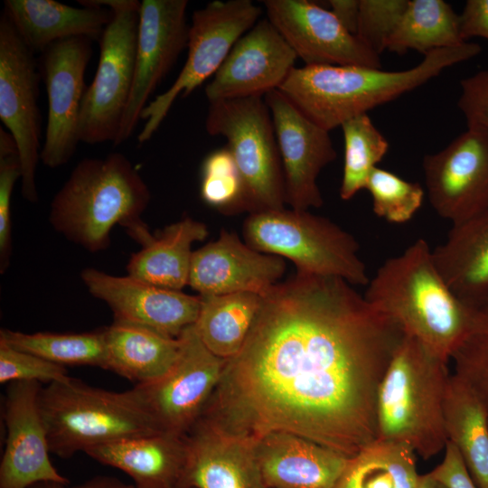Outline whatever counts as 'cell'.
<instances>
[{
  "mask_svg": "<svg viewBox=\"0 0 488 488\" xmlns=\"http://www.w3.org/2000/svg\"><path fill=\"white\" fill-rule=\"evenodd\" d=\"M266 488H333L348 457L297 435L274 432L255 440Z\"/></svg>",
  "mask_w": 488,
  "mask_h": 488,
  "instance_id": "23",
  "label": "cell"
},
{
  "mask_svg": "<svg viewBox=\"0 0 488 488\" xmlns=\"http://www.w3.org/2000/svg\"><path fill=\"white\" fill-rule=\"evenodd\" d=\"M264 99L281 158L286 203L296 211L321 207L317 178L336 158L329 131L308 119L278 89L267 93Z\"/></svg>",
  "mask_w": 488,
  "mask_h": 488,
  "instance_id": "16",
  "label": "cell"
},
{
  "mask_svg": "<svg viewBox=\"0 0 488 488\" xmlns=\"http://www.w3.org/2000/svg\"><path fill=\"white\" fill-rule=\"evenodd\" d=\"M80 277L89 294L108 305L114 321L177 338L197 320L199 295L160 287L128 275H109L93 267L83 269Z\"/></svg>",
  "mask_w": 488,
  "mask_h": 488,
  "instance_id": "18",
  "label": "cell"
},
{
  "mask_svg": "<svg viewBox=\"0 0 488 488\" xmlns=\"http://www.w3.org/2000/svg\"><path fill=\"white\" fill-rule=\"evenodd\" d=\"M432 251L440 274L462 302L473 305L488 296V213L454 224Z\"/></svg>",
  "mask_w": 488,
  "mask_h": 488,
  "instance_id": "26",
  "label": "cell"
},
{
  "mask_svg": "<svg viewBox=\"0 0 488 488\" xmlns=\"http://www.w3.org/2000/svg\"><path fill=\"white\" fill-rule=\"evenodd\" d=\"M418 476L408 446L376 439L348 459L333 488H415Z\"/></svg>",
  "mask_w": 488,
  "mask_h": 488,
  "instance_id": "31",
  "label": "cell"
},
{
  "mask_svg": "<svg viewBox=\"0 0 488 488\" xmlns=\"http://www.w3.org/2000/svg\"><path fill=\"white\" fill-rule=\"evenodd\" d=\"M179 338L180 354L172 369L162 378L136 384L124 393L159 432L184 436L201 418L227 360L204 345L194 324Z\"/></svg>",
  "mask_w": 488,
  "mask_h": 488,
  "instance_id": "11",
  "label": "cell"
},
{
  "mask_svg": "<svg viewBox=\"0 0 488 488\" xmlns=\"http://www.w3.org/2000/svg\"><path fill=\"white\" fill-rule=\"evenodd\" d=\"M262 14L250 0H215L197 9L189 25L187 58L172 86L143 109L145 121L137 140L151 139L177 98H187L216 73L236 42L251 29Z\"/></svg>",
  "mask_w": 488,
  "mask_h": 488,
  "instance_id": "10",
  "label": "cell"
},
{
  "mask_svg": "<svg viewBox=\"0 0 488 488\" xmlns=\"http://www.w3.org/2000/svg\"><path fill=\"white\" fill-rule=\"evenodd\" d=\"M172 488H192V487H187V486H183V485H177V486H174V487H172Z\"/></svg>",
  "mask_w": 488,
  "mask_h": 488,
  "instance_id": "47",
  "label": "cell"
},
{
  "mask_svg": "<svg viewBox=\"0 0 488 488\" xmlns=\"http://www.w3.org/2000/svg\"><path fill=\"white\" fill-rule=\"evenodd\" d=\"M460 86L457 106L465 117L467 128L488 135V69L463 79Z\"/></svg>",
  "mask_w": 488,
  "mask_h": 488,
  "instance_id": "41",
  "label": "cell"
},
{
  "mask_svg": "<svg viewBox=\"0 0 488 488\" xmlns=\"http://www.w3.org/2000/svg\"><path fill=\"white\" fill-rule=\"evenodd\" d=\"M207 226L189 216L164 228L132 254L127 265L128 276L174 290L188 285L192 245L204 240Z\"/></svg>",
  "mask_w": 488,
  "mask_h": 488,
  "instance_id": "28",
  "label": "cell"
},
{
  "mask_svg": "<svg viewBox=\"0 0 488 488\" xmlns=\"http://www.w3.org/2000/svg\"><path fill=\"white\" fill-rule=\"evenodd\" d=\"M469 306V328L451 361L454 373L472 388L488 412V296Z\"/></svg>",
  "mask_w": 488,
  "mask_h": 488,
  "instance_id": "35",
  "label": "cell"
},
{
  "mask_svg": "<svg viewBox=\"0 0 488 488\" xmlns=\"http://www.w3.org/2000/svg\"><path fill=\"white\" fill-rule=\"evenodd\" d=\"M242 234L249 247L291 260L297 272L338 277L352 286L370 281L356 239L325 217L285 208L249 213Z\"/></svg>",
  "mask_w": 488,
  "mask_h": 488,
  "instance_id": "7",
  "label": "cell"
},
{
  "mask_svg": "<svg viewBox=\"0 0 488 488\" xmlns=\"http://www.w3.org/2000/svg\"><path fill=\"white\" fill-rule=\"evenodd\" d=\"M151 200L149 188L121 153L80 161L54 195L52 228L89 252L106 249L112 228L120 224L141 245L152 236L141 216Z\"/></svg>",
  "mask_w": 488,
  "mask_h": 488,
  "instance_id": "3",
  "label": "cell"
},
{
  "mask_svg": "<svg viewBox=\"0 0 488 488\" xmlns=\"http://www.w3.org/2000/svg\"><path fill=\"white\" fill-rule=\"evenodd\" d=\"M436 212L458 224L488 213V135L471 128L423 159Z\"/></svg>",
  "mask_w": 488,
  "mask_h": 488,
  "instance_id": "13",
  "label": "cell"
},
{
  "mask_svg": "<svg viewBox=\"0 0 488 488\" xmlns=\"http://www.w3.org/2000/svg\"><path fill=\"white\" fill-rule=\"evenodd\" d=\"M200 197L206 205L222 214L246 211L243 181L226 145L211 151L202 160Z\"/></svg>",
  "mask_w": 488,
  "mask_h": 488,
  "instance_id": "36",
  "label": "cell"
},
{
  "mask_svg": "<svg viewBox=\"0 0 488 488\" xmlns=\"http://www.w3.org/2000/svg\"><path fill=\"white\" fill-rule=\"evenodd\" d=\"M39 73L34 52L3 12L0 18V119L14 136L21 164L22 195L38 201L35 173L40 159Z\"/></svg>",
  "mask_w": 488,
  "mask_h": 488,
  "instance_id": "12",
  "label": "cell"
},
{
  "mask_svg": "<svg viewBox=\"0 0 488 488\" xmlns=\"http://www.w3.org/2000/svg\"><path fill=\"white\" fill-rule=\"evenodd\" d=\"M185 437L187 455L180 485L192 488H266L256 441L200 418Z\"/></svg>",
  "mask_w": 488,
  "mask_h": 488,
  "instance_id": "22",
  "label": "cell"
},
{
  "mask_svg": "<svg viewBox=\"0 0 488 488\" xmlns=\"http://www.w3.org/2000/svg\"><path fill=\"white\" fill-rule=\"evenodd\" d=\"M408 0H360L356 36L372 52L387 50Z\"/></svg>",
  "mask_w": 488,
  "mask_h": 488,
  "instance_id": "38",
  "label": "cell"
},
{
  "mask_svg": "<svg viewBox=\"0 0 488 488\" xmlns=\"http://www.w3.org/2000/svg\"><path fill=\"white\" fill-rule=\"evenodd\" d=\"M344 161L340 197L352 199L365 189L370 174L387 154L389 145L368 114L356 116L341 126Z\"/></svg>",
  "mask_w": 488,
  "mask_h": 488,
  "instance_id": "34",
  "label": "cell"
},
{
  "mask_svg": "<svg viewBox=\"0 0 488 488\" xmlns=\"http://www.w3.org/2000/svg\"><path fill=\"white\" fill-rule=\"evenodd\" d=\"M187 0L141 2L133 84L114 145L131 136L150 96L187 48Z\"/></svg>",
  "mask_w": 488,
  "mask_h": 488,
  "instance_id": "15",
  "label": "cell"
},
{
  "mask_svg": "<svg viewBox=\"0 0 488 488\" xmlns=\"http://www.w3.org/2000/svg\"><path fill=\"white\" fill-rule=\"evenodd\" d=\"M365 189L371 196L374 213L396 224L410 221L421 207L425 195L420 183L404 180L378 166L370 174Z\"/></svg>",
  "mask_w": 488,
  "mask_h": 488,
  "instance_id": "37",
  "label": "cell"
},
{
  "mask_svg": "<svg viewBox=\"0 0 488 488\" xmlns=\"http://www.w3.org/2000/svg\"><path fill=\"white\" fill-rule=\"evenodd\" d=\"M415 488H448L444 483L436 478L431 473L419 475Z\"/></svg>",
  "mask_w": 488,
  "mask_h": 488,
  "instance_id": "46",
  "label": "cell"
},
{
  "mask_svg": "<svg viewBox=\"0 0 488 488\" xmlns=\"http://www.w3.org/2000/svg\"><path fill=\"white\" fill-rule=\"evenodd\" d=\"M42 389L36 381L8 384L4 399L6 427L0 463V488H29L40 483L68 484L52 465L46 430L38 407Z\"/></svg>",
  "mask_w": 488,
  "mask_h": 488,
  "instance_id": "20",
  "label": "cell"
},
{
  "mask_svg": "<svg viewBox=\"0 0 488 488\" xmlns=\"http://www.w3.org/2000/svg\"><path fill=\"white\" fill-rule=\"evenodd\" d=\"M481 52L475 42L438 49L415 67L388 71L352 65L294 68L278 90L308 119L331 131L345 121L424 85L444 70Z\"/></svg>",
  "mask_w": 488,
  "mask_h": 488,
  "instance_id": "2",
  "label": "cell"
},
{
  "mask_svg": "<svg viewBox=\"0 0 488 488\" xmlns=\"http://www.w3.org/2000/svg\"><path fill=\"white\" fill-rule=\"evenodd\" d=\"M205 128L226 139L241 175L249 213L284 209V174L269 108L263 96L209 103Z\"/></svg>",
  "mask_w": 488,
  "mask_h": 488,
  "instance_id": "8",
  "label": "cell"
},
{
  "mask_svg": "<svg viewBox=\"0 0 488 488\" xmlns=\"http://www.w3.org/2000/svg\"><path fill=\"white\" fill-rule=\"evenodd\" d=\"M297 56L266 17L243 34L205 86L209 103L265 96L278 89L295 68Z\"/></svg>",
  "mask_w": 488,
  "mask_h": 488,
  "instance_id": "19",
  "label": "cell"
},
{
  "mask_svg": "<svg viewBox=\"0 0 488 488\" xmlns=\"http://www.w3.org/2000/svg\"><path fill=\"white\" fill-rule=\"evenodd\" d=\"M267 18L305 65L381 68L380 56L331 10L306 0H265Z\"/></svg>",
  "mask_w": 488,
  "mask_h": 488,
  "instance_id": "17",
  "label": "cell"
},
{
  "mask_svg": "<svg viewBox=\"0 0 488 488\" xmlns=\"http://www.w3.org/2000/svg\"><path fill=\"white\" fill-rule=\"evenodd\" d=\"M447 441L458 450L474 482L488 488V412L472 388L451 373L445 399Z\"/></svg>",
  "mask_w": 488,
  "mask_h": 488,
  "instance_id": "29",
  "label": "cell"
},
{
  "mask_svg": "<svg viewBox=\"0 0 488 488\" xmlns=\"http://www.w3.org/2000/svg\"><path fill=\"white\" fill-rule=\"evenodd\" d=\"M38 407L49 449L61 458L133 436L160 433L126 397L70 376L41 389Z\"/></svg>",
  "mask_w": 488,
  "mask_h": 488,
  "instance_id": "6",
  "label": "cell"
},
{
  "mask_svg": "<svg viewBox=\"0 0 488 488\" xmlns=\"http://www.w3.org/2000/svg\"><path fill=\"white\" fill-rule=\"evenodd\" d=\"M405 335L343 279L296 271L262 296L226 361L220 427L290 433L350 458L377 439L379 387Z\"/></svg>",
  "mask_w": 488,
  "mask_h": 488,
  "instance_id": "1",
  "label": "cell"
},
{
  "mask_svg": "<svg viewBox=\"0 0 488 488\" xmlns=\"http://www.w3.org/2000/svg\"><path fill=\"white\" fill-rule=\"evenodd\" d=\"M363 296L446 362L469 328L470 306L449 288L423 239L388 258Z\"/></svg>",
  "mask_w": 488,
  "mask_h": 488,
  "instance_id": "4",
  "label": "cell"
},
{
  "mask_svg": "<svg viewBox=\"0 0 488 488\" xmlns=\"http://www.w3.org/2000/svg\"><path fill=\"white\" fill-rule=\"evenodd\" d=\"M331 11L341 23L352 34H356L360 0H331Z\"/></svg>",
  "mask_w": 488,
  "mask_h": 488,
  "instance_id": "44",
  "label": "cell"
},
{
  "mask_svg": "<svg viewBox=\"0 0 488 488\" xmlns=\"http://www.w3.org/2000/svg\"><path fill=\"white\" fill-rule=\"evenodd\" d=\"M18 153L0 155V272L9 266L12 252L11 202L14 184L21 179Z\"/></svg>",
  "mask_w": 488,
  "mask_h": 488,
  "instance_id": "40",
  "label": "cell"
},
{
  "mask_svg": "<svg viewBox=\"0 0 488 488\" xmlns=\"http://www.w3.org/2000/svg\"><path fill=\"white\" fill-rule=\"evenodd\" d=\"M29 488H136L117 477L109 475H97L77 485L59 483H40Z\"/></svg>",
  "mask_w": 488,
  "mask_h": 488,
  "instance_id": "45",
  "label": "cell"
},
{
  "mask_svg": "<svg viewBox=\"0 0 488 488\" xmlns=\"http://www.w3.org/2000/svg\"><path fill=\"white\" fill-rule=\"evenodd\" d=\"M448 488H479L470 475L456 447L447 441L440 465L430 472Z\"/></svg>",
  "mask_w": 488,
  "mask_h": 488,
  "instance_id": "42",
  "label": "cell"
},
{
  "mask_svg": "<svg viewBox=\"0 0 488 488\" xmlns=\"http://www.w3.org/2000/svg\"><path fill=\"white\" fill-rule=\"evenodd\" d=\"M78 2L111 12V19L99 41L100 52L96 73L82 101L80 141L89 145L115 144L133 84L141 2Z\"/></svg>",
  "mask_w": 488,
  "mask_h": 488,
  "instance_id": "9",
  "label": "cell"
},
{
  "mask_svg": "<svg viewBox=\"0 0 488 488\" xmlns=\"http://www.w3.org/2000/svg\"><path fill=\"white\" fill-rule=\"evenodd\" d=\"M0 343L62 366L88 365L105 370L107 368L104 329L77 333H25L1 329Z\"/></svg>",
  "mask_w": 488,
  "mask_h": 488,
  "instance_id": "33",
  "label": "cell"
},
{
  "mask_svg": "<svg viewBox=\"0 0 488 488\" xmlns=\"http://www.w3.org/2000/svg\"><path fill=\"white\" fill-rule=\"evenodd\" d=\"M282 258L257 251L224 229L218 239L192 252L188 285L200 296L266 295L282 277Z\"/></svg>",
  "mask_w": 488,
  "mask_h": 488,
  "instance_id": "21",
  "label": "cell"
},
{
  "mask_svg": "<svg viewBox=\"0 0 488 488\" xmlns=\"http://www.w3.org/2000/svg\"><path fill=\"white\" fill-rule=\"evenodd\" d=\"M91 40L69 38L43 51L48 116L40 159L50 168L64 165L74 155L80 141L79 124L87 89L85 72L92 55Z\"/></svg>",
  "mask_w": 488,
  "mask_h": 488,
  "instance_id": "14",
  "label": "cell"
},
{
  "mask_svg": "<svg viewBox=\"0 0 488 488\" xmlns=\"http://www.w3.org/2000/svg\"><path fill=\"white\" fill-rule=\"evenodd\" d=\"M107 368L136 384L164 376L176 362L181 349L179 337L114 321L104 328Z\"/></svg>",
  "mask_w": 488,
  "mask_h": 488,
  "instance_id": "27",
  "label": "cell"
},
{
  "mask_svg": "<svg viewBox=\"0 0 488 488\" xmlns=\"http://www.w3.org/2000/svg\"><path fill=\"white\" fill-rule=\"evenodd\" d=\"M460 16L443 0H408L387 50L404 54L415 50L424 55L463 44Z\"/></svg>",
  "mask_w": 488,
  "mask_h": 488,
  "instance_id": "32",
  "label": "cell"
},
{
  "mask_svg": "<svg viewBox=\"0 0 488 488\" xmlns=\"http://www.w3.org/2000/svg\"><path fill=\"white\" fill-rule=\"evenodd\" d=\"M200 297L199 314L194 324L197 333L213 354L229 360L242 348L262 296L254 293H234Z\"/></svg>",
  "mask_w": 488,
  "mask_h": 488,
  "instance_id": "30",
  "label": "cell"
},
{
  "mask_svg": "<svg viewBox=\"0 0 488 488\" xmlns=\"http://www.w3.org/2000/svg\"><path fill=\"white\" fill-rule=\"evenodd\" d=\"M67 370L34 354L0 343V382L36 381L50 384L67 379Z\"/></svg>",
  "mask_w": 488,
  "mask_h": 488,
  "instance_id": "39",
  "label": "cell"
},
{
  "mask_svg": "<svg viewBox=\"0 0 488 488\" xmlns=\"http://www.w3.org/2000/svg\"><path fill=\"white\" fill-rule=\"evenodd\" d=\"M459 16L464 41L468 42L473 37L488 39V0L466 1Z\"/></svg>",
  "mask_w": 488,
  "mask_h": 488,
  "instance_id": "43",
  "label": "cell"
},
{
  "mask_svg": "<svg viewBox=\"0 0 488 488\" xmlns=\"http://www.w3.org/2000/svg\"><path fill=\"white\" fill-rule=\"evenodd\" d=\"M450 376L448 362L405 335L379 387L377 439L405 444L424 460L445 450Z\"/></svg>",
  "mask_w": 488,
  "mask_h": 488,
  "instance_id": "5",
  "label": "cell"
},
{
  "mask_svg": "<svg viewBox=\"0 0 488 488\" xmlns=\"http://www.w3.org/2000/svg\"><path fill=\"white\" fill-rule=\"evenodd\" d=\"M4 12L33 52L69 38L99 41L111 19L105 7H74L53 0H5Z\"/></svg>",
  "mask_w": 488,
  "mask_h": 488,
  "instance_id": "25",
  "label": "cell"
},
{
  "mask_svg": "<svg viewBox=\"0 0 488 488\" xmlns=\"http://www.w3.org/2000/svg\"><path fill=\"white\" fill-rule=\"evenodd\" d=\"M84 453L124 472L136 488H172L181 483L187 443L184 436L160 432L94 446Z\"/></svg>",
  "mask_w": 488,
  "mask_h": 488,
  "instance_id": "24",
  "label": "cell"
}]
</instances>
